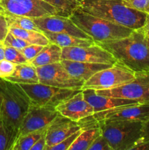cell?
<instances>
[{"instance_id": "cell-1", "label": "cell", "mask_w": 149, "mask_h": 150, "mask_svg": "<svg viewBox=\"0 0 149 150\" xmlns=\"http://www.w3.org/2000/svg\"><path fill=\"white\" fill-rule=\"evenodd\" d=\"M96 44L134 73H149V42L143 27L133 30L126 38Z\"/></svg>"}, {"instance_id": "cell-2", "label": "cell", "mask_w": 149, "mask_h": 150, "mask_svg": "<svg viewBox=\"0 0 149 150\" xmlns=\"http://www.w3.org/2000/svg\"><path fill=\"white\" fill-rule=\"evenodd\" d=\"M80 9L133 30L143 27L147 19L145 13L127 7L123 0H83Z\"/></svg>"}, {"instance_id": "cell-3", "label": "cell", "mask_w": 149, "mask_h": 150, "mask_svg": "<svg viewBox=\"0 0 149 150\" xmlns=\"http://www.w3.org/2000/svg\"><path fill=\"white\" fill-rule=\"evenodd\" d=\"M31 105L29 97L20 84L0 79V112L4 122L17 135Z\"/></svg>"}, {"instance_id": "cell-4", "label": "cell", "mask_w": 149, "mask_h": 150, "mask_svg": "<svg viewBox=\"0 0 149 150\" xmlns=\"http://www.w3.org/2000/svg\"><path fill=\"white\" fill-rule=\"evenodd\" d=\"M70 18L96 43L126 38L133 31L130 28L85 13L80 9L74 11Z\"/></svg>"}, {"instance_id": "cell-5", "label": "cell", "mask_w": 149, "mask_h": 150, "mask_svg": "<svg viewBox=\"0 0 149 150\" xmlns=\"http://www.w3.org/2000/svg\"><path fill=\"white\" fill-rule=\"evenodd\" d=\"M99 124L102 136L112 150H132L142 140V122L105 120Z\"/></svg>"}, {"instance_id": "cell-6", "label": "cell", "mask_w": 149, "mask_h": 150, "mask_svg": "<svg viewBox=\"0 0 149 150\" xmlns=\"http://www.w3.org/2000/svg\"><path fill=\"white\" fill-rule=\"evenodd\" d=\"M136 77V73L116 62L111 67L95 73L83 83L81 90L91 89L93 90H105L118 87L132 81Z\"/></svg>"}, {"instance_id": "cell-7", "label": "cell", "mask_w": 149, "mask_h": 150, "mask_svg": "<svg viewBox=\"0 0 149 150\" xmlns=\"http://www.w3.org/2000/svg\"><path fill=\"white\" fill-rule=\"evenodd\" d=\"M19 84V83H18ZM32 105L56 108L63 101L79 92L78 89H62L41 83L20 84Z\"/></svg>"}, {"instance_id": "cell-8", "label": "cell", "mask_w": 149, "mask_h": 150, "mask_svg": "<svg viewBox=\"0 0 149 150\" xmlns=\"http://www.w3.org/2000/svg\"><path fill=\"white\" fill-rule=\"evenodd\" d=\"M96 92L103 96L131 100L137 103H149V73H137L135 79L129 83Z\"/></svg>"}, {"instance_id": "cell-9", "label": "cell", "mask_w": 149, "mask_h": 150, "mask_svg": "<svg viewBox=\"0 0 149 150\" xmlns=\"http://www.w3.org/2000/svg\"><path fill=\"white\" fill-rule=\"evenodd\" d=\"M5 14L34 18L59 15L58 11L43 0H0Z\"/></svg>"}, {"instance_id": "cell-10", "label": "cell", "mask_w": 149, "mask_h": 150, "mask_svg": "<svg viewBox=\"0 0 149 150\" xmlns=\"http://www.w3.org/2000/svg\"><path fill=\"white\" fill-rule=\"evenodd\" d=\"M39 83L62 89L81 90L84 82L73 78L61 62L37 67Z\"/></svg>"}, {"instance_id": "cell-11", "label": "cell", "mask_w": 149, "mask_h": 150, "mask_svg": "<svg viewBox=\"0 0 149 150\" xmlns=\"http://www.w3.org/2000/svg\"><path fill=\"white\" fill-rule=\"evenodd\" d=\"M63 59L110 64H113L117 62L110 53L96 43L90 46L62 48L61 60Z\"/></svg>"}, {"instance_id": "cell-12", "label": "cell", "mask_w": 149, "mask_h": 150, "mask_svg": "<svg viewBox=\"0 0 149 150\" xmlns=\"http://www.w3.org/2000/svg\"><path fill=\"white\" fill-rule=\"evenodd\" d=\"M58 115L59 114L56 108L31 105L20 123L17 137L32 132L45 130Z\"/></svg>"}, {"instance_id": "cell-13", "label": "cell", "mask_w": 149, "mask_h": 150, "mask_svg": "<svg viewBox=\"0 0 149 150\" xmlns=\"http://www.w3.org/2000/svg\"><path fill=\"white\" fill-rule=\"evenodd\" d=\"M32 19L42 32L45 31L53 33L68 34L82 39L92 40V38L81 30L70 17L55 15Z\"/></svg>"}, {"instance_id": "cell-14", "label": "cell", "mask_w": 149, "mask_h": 150, "mask_svg": "<svg viewBox=\"0 0 149 150\" xmlns=\"http://www.w3.org/2000/svg\"><path fill=\"white\" fill-rule=\"evenodd\" d=\"M98 122L105 120H125L145 122L149 118V103H139L113 108L93 114Z\"/></svg>"}, {"instance_id": "cell-15", "label": "cell", "mask_w": 149, "mask_h": 150, "mask_svg": "<svg viewBox=\"0 0 149 150\" xmlns=\"http://www.w3.org/2000/svg\"><path fill=\"white\" fill-rule=\"evenodd\" d=\"M56 109L61 116L77 122L94 114L93 107L85 100L82 90L61 103Z\"/></svg>"}, {"instance_id": "cell-16", "label": "cell", "mask_w": 149, "mask_h": 150, "mask_svg": "<svg viewBox=\"0 0 149 150\" xmlns=\"http://www.w3.org/2000/svg\"><path fill=\"white\" fill-rule=\"evenodd\" d=\"M81 129L79 122L59 114L46 129L45 150H48L51 146L58 144L69 136Z\"/></svg>"}, {"instance_id": "cell-17", "label": "cell", "mask_w": 149, "mask_h": 150, "mask_svg": "<svg viewBox=\"0 0 149 150\" xmlns=\"http://www.w3.org/2000/svg\"><path fill=\"white\" fill-rule=\"evenodd\" d=\"M83 94L85 100L89 103L93 107L94 114L126 105L139 104L134 100L123 98H112V97L103 96L96 94V91L91 89H83Z\"/></svg>"}, {"instance_id": "cell-18", "label": "cell", "mask_w": 149, "mask_h": 150, "mask_svg": "<svg viewBox=\"0 0 149 150\" xmlns=\"http://www.w3.org/2000/svg\"><path fill=\"white\" fill-rule=\"evenodd\" d=\"M66 70L74 79L85 82L100 70L111 67L112 64L89 63L63 59L61 61Z\"/></svg>"}, {"instance_id": "cell-19", "label": "cell", "mask_w": 149, "mask_h": 150, "mask_svg": "<svg viewBox=\"0 0 149 150\" xmlns=\"http://www.w3.org/2000/svg\"><path fill=\"white\" fill-rule=\"evenodd\" d=\"M4 79L19 84L39 83L37 67L30 62L16 64L13 74Z\"/></svg>"}, {"instance_id": "cell-20", "label": "cell", "mask_w": 149, "mask_h": 150, "mask_svg": "<svg viewBox=\"0 0 149 150\" xmlns=\"http://www.w3.org/2000/svg\"><path fill=\"white\" fill-rule=\"evenodd\" d=\"M61 54L62 48L56 44L50 42L44 46L42 51L33 59L28 62H30L36 67L58 62L61 61Z\"/></svg>"}, {"instance_id": "cell-21", "label": "cell", "mask_w": 149, "mask_h": 150, "mask_svg": "<svg viewBox=\"0 0 149 150\" xmlns=\"http://www.w3.org/2000/svg\"><path fill=\"white\" fill-rule=\"evenodd\" d=\"M44 34L49 40L50 42L58 45L61 48L75 46H90L94 45L96 42L93 40L82 39L68 34L53 33L44 31Z\"/></svg>"}, {"instance_id": "cell-22", "label": "cell", "mask_w": 149, "mask_h": 150, "mask_svg": "<svg viewBox=\"0 0 149 150\" xmlns=\"http://www.w3.org/2000/svg\"><path fill=\"white\" fill-rule=\"evenodd\" d=\"M9 32L15 36L24 40L29 44L40 45L45 46L50 43V41L46 35L42 31L26 30L16 27H9Z\"/></svg>"}, {"instance_id": "cell-23", "label": "cell", "mask_w": 149, "mask_h": 150, "mask_svg": "<svg viewBox=\"0 0 149 150\" xmlns=\"http://www.w3.org/2000/svg\"><path fill=\"white\" fill-rule=\"evenodd\" d=\"M102 133L100 127L82 130L69 150H89L93 141Z\"/></svg>"}, {"instance_id": "cell-24", "label": "cell", "mask_w": 149, "mask_h": 150, "mask_svg": "<svg viewBox=\"0 0 149 150\" xmlns=\"http://www.w3.org/2000/svg\"><path fill=\"white\" fill-rule=\"evenodd\" d=\"M55 7L59 16L70 17L74 11L80 9L83 0H43Z\"/></svg>"}, {"instance_id": "cell-25", "label": "cell", "mask_w": 149, "mask_h": 150, "mask_svg": "<svg viewBox=\"0 0 149 150\" xmlns=\"http://www.w3.org/2000/svg\"><path fill=\"white\" fill-rule=\"evenodd\" d=\"M45 130L46 129L18 136L15 141L11 150H31L37 141L43 136Z\"/></svg>"}, {"instance_id": "cell-26", "label": "cell", "mask_w": 149, "mask_h": 150, "mask_svg": "<svg viewBox=\"0 0 149 150\" xmlns=\"http://www.w3.org/2000/svg\"><path fill=\"white\" fill-rule=\"evenodd\" d=\"M17 136V133L4 122L0 112V150H11Z\"/></svg>"}, {"instance_id": "cell-27", "label": "cell", "mask_w": 149, "mask_h": 150, "mask_svg": "<svg viewBox=\"0 0 149 150\" xmlns=\"http://www.w3.org/2000/svg\"><path fill=\"white\" fill-rule=\"evenodd\" d=\"M5 17L9 27H16L26 30H34L39 32L41 31L34 23L33 19L31 18L10 14H5Z\"/></svg>"}, {"instance_id": "cell-28", "label": "cell", "mask_w": 149, "mask_h": 150, "mask_svg": "<svg viewBox=\"0 0 149 150\" xmlns=\"http://www.w3.org/2000/svg\"><path fill=\"white\" fill-rule=\"evenodd\" d=\"M4 59L16 64L28 62L20 50L10 46H4Z\"/></svg>"}, {"instance_id": "cell-29", "label": "cell", "mask_w": 149, "mask_h": 150, "mask_svg": "<svg viewBox=\"0 0 149 150\" xmlns=\"http://www.w3.org/2000/svg\"><path fill=\"white\" fill-rule=\"evenodd\" d=\"M2 44L4 45V46L13 47V48H17L18 50L23 49L26 46L30 45L29 42L25 41L24 40L15 36L10 32L7 33L5 39L2 42Z\"/></svg>"}, {"instance_id": "cell-30", "label": "cell", "mask_w": 149, "mask_h": 150, "mask_svg": "<svg viewBox=\"0 0 149 150\" xmlns=\"http://www.w3.org/2000/svg\"><path fill=\"white\" fill-rule=\"evenodd\" d=\"M82 130H83V129L72 133V134L69 136L67 138H66L62 142L58 143V144H56L50 147L48 150H69V148L74 143V142L76 140L77 136L80 135V133H81Z\"/></svg>"}, {"instance_id": "cell-31", "label": "cell", "mask_w": 149, "mask_h": 150, "mask_svg": "<svg viewBox=\"0 0 149 150\" xmlns=\"http://www.w3.org/2000/svg\"><path fill=\"white\" fill-rule=\"evenodd\" d=\"M15 66L16 64L5 59L0 60V79H5L11 76L15 69Z\"/></svg>"}, {"instance_id": "cell-32", "label": "cell", "mask_w": 149, "mask_h": 150, "mask_svg": "<svg viewBox=\"0 0 149 150\" xmlns=\"http://www.w3.org/2000/svg\"><path fill=\"white\" fill-rule=\"evenodd\" d=\"M44 48L43 45H33V44H30V45H27L23 49L20 50L22 54L25 57L28 62H30L31 60L33 59L41 51L42 48Z\"/></svg>"}, {"instance_id": "cell-33", "label": "cell", "mask_w": 149, "mask_h": 150, "mask_svg": "<svg viewBox=\"0 0 149 150\" xmlns=\"http://www.w3.org/2000/svg\"><path fill=\"white\" fill-rule=\"evenodd\" d=\"M123 2L129 8L144 13H145L146 9L149 5V0H123Z\"/></svg>"}, {"instance_id": "cell-34", "label": "cell", "mask_w": 149, "mask_h": 150, "mask_svg": "<svg viewBox=\"0 0 149 150\" xmlns=\"http://www.w3.org/2000/svg\"><path fill=\"white\" fill-rule=\"evenodd\" d=\"M89 150H112L108 141L101 133L92 143Z\"/></svg>"}, {"instance_id": "cell-35", "label": "cell", "mask_w": 149, "mask_h": 150, "mask_svg": "<svg viewBox=\"0 0 149 150\" xmlns=\"http://www.w3.org/2000/svg\"><path fill=\"white\" fill-rule=\"evenodd\" d=\"M9 32V26L7 24L4 13H0V41L1 42L4 41Z\"/></svg>"}, {"instance_id": "cell-36", "label": "cell", "mask_w": 149, "mask_h": 150, "mask_svg": "<svg viewBox=\"0 0 149 150\" xmlns=\"http://www.w3.org/2000/svg\"><path fill=\"white\" fill-rule=\"evenodd\" d=\"M45 147H46V140H45V133L40 139L37 141L36 143L34 144L31 150H45Z\"/></svg>"}, {"instance_id": "cell-37", "label": "cell", "mask_w": 149, "mask_h": 150, "mask_svg": "<svg viewBox=\"0 0 149 150\" xmlns=\"http://www.w3.org/2000/svg\"><path fill=\"white\" fill-rule=\"evenodd\" d=\"M149 139V118L143 122V129H142V140H145Z\"/></svg>"}, {"instance_id": "cell-38", "label": "cell", "mask_w": 149, "mask_h": 150, "mask_svg": "<svg viewBox=\"0 0 149 150\" xmlns=\"http://www.w3.org/2000/svg\"><path fill=\"white\" fill-rule=\"evenodd\" d=\"M132 150H149V139L141 141L133 148Z\"/></svg>"}, {"instance_id": "cell-39", "label": "cell", "mask_w": 149, "mask_h": 150, "mask_svg": "<svg viewBox=\"0 0 149 150\" xmlns=\"http://www.w3.org/2000/svg\"><path fill=\"white\" fill-rule=\"evenodd\" d=\"M143 31H144L145 35L146 38H147L148 41L149 42V16L147 15V19H146V21L145 25L143 27Z\"/></svg>"}, {"instance_id": "cell-40", "label": "cell", "mask_w": 149, "mask_h": 150, "mask_svg": "<svg viewBox=\"0 0 149 150\" xmlns=\"http://www.w3.org/2000/svg\"><path fill=\"white\" fill-rule=\"evenodd\" d=\"M4 59V46L2 43L0 44V60Z\"/></svg>"}, {"instance_id": "cell-41", "label": "cell", "mask_w": 149, "mask_h": 150, "mask_svg": "<svg viewBox=\"0 0 149 150\" xmlns=\"http://www.w3.org/2000/svg\"><path fill=\"white\" fill-rule=\"evenodd\" d=\"M0 13H4V10L1 5H0Z\"/></svg>"}, {"instance_id": "cell-42", "label": "cell", "mask_w": 149, "mask_h": 150, "mask_svg": "<svg viewBox=\"0 0 149 150\" xmlns=\"http://www.w3.org/2000/svg\"><path fill=\"white\" fill-rule=\"evenodd\" d=\"M145 13L147 15H148L149 16V5H148V8L146 9V10H145Z\"/></svg>"}, {"instance_id": "cell-43", "label": "cell", "mask_w": 149, "mask_h": 150, "mask_svg": "<svg viewBox=\"0 0 149 150\" xmlns=\"http://www.w3.org/2000/svg\"><path fill=\"white\" fill-rule=\"evenodd\" d=\"M1 43H2V42H1V41H0V44H1Z\"/></svg>"}]
</instances>
